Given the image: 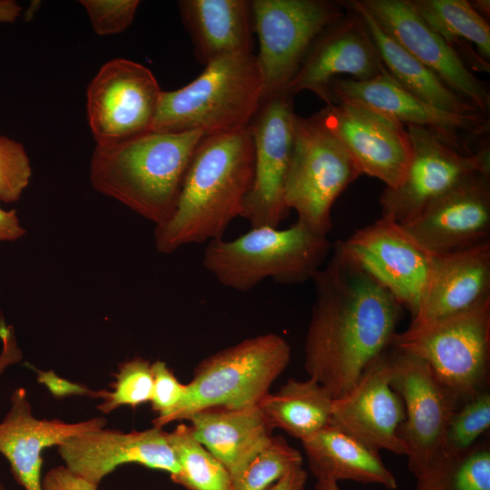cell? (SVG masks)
<instances>
[{
    "label": "cell",
    "mask_w": 490,
    "mask_h": 490,
    "mask_svg": "<svg viewBox=\"0 0 490 490\" xmlns=\"http://www.w3.org/2000/svg\"><path fill=\"white\" fill-rule=\"evenodd\" d=\"M312 280L315 299L304 364L309 377L335 399L390 347L403 308L335 245Z\"/></svg>",
    "instance_id": "1"
},
{
    "label": "cell",
    "mask_w": 490,
    "mask_h": 490,
    "mask_svg": "<svg viewBox=\"0 0 490 490\" xmlns=\"http://www.w3.org/2000/svg\"><path fill=\"white\" fill-rule=\"evenodd\" d=\"M254 173V143L247 128L205 135L187 169L172 216L154 228L158 252L173 253L223 238L240 217Z\"/></svg>",
    "instance_id": "2"
},
{
    "label": "cell",
    "mask_w": 490,
    "mask_h": 490,
    "mask_svg": "<svg viewBox=\"0 0 490 490\" xmlns=\"http://www.w3.org/2000/svg\"><path fill=\"white\" fill-rule=\"evenodd\" d=\"M201 131L145 133L96 144L89 178L100 193L114 199L155 226L172 214Z\"/></svg>",
    "instance_id": "3"
},
{
    "label": "cell",
    "mask_w": 490,
    "mask_h": 490,
    "mask_svg": "<svg viewBox=\"0 0 490 490\" xmlns=\"http://www.w3.org/2000/svg\"><path fill=\"white\" fill-rule=\"evenodd\" d=\"M263 102L254 54H233L205 65L192 82L162 91L151 132L201 131L205 135L247 128Z\"/></svg>",
    "instance_id": "4"
},
{
    "label": "cell",
    "mask_w": 490,
    "mask_h": 490,
    "mask_svg": "<svg viewBox=\"0 0 490 490\" xmlns=\"http://www.w3.org/2000/svg\"><path fill=\"white\" fill-rule=\"evenodd\" d=\"M330 248L327 237L299 221L285 229L259 226L206 243L202 266L222 286L245 292L266 279L286 285L312 280Z\"/></svg>",
    "instance_id": "5"
},
{
    "label": "cell",
    "mask_w": 490,
    "mask_h": 490,
    "mask_svg": "<svg viewBox=\"0 0 490 490\" xmlns=\"http://www.w3.org/2000/svg\"><path fill=\"white\" fill-rule=\"evenodd\" d=\"M291 349L279 335L267 333L221 349L201 360L186 384L182 401L164 418L163 426L184 420L210 407L242 408L256 406L290 361Z\"/></svg>",
    "instance_id": "6"
},
{
    "label": "cell",
    "mask_w": 490,
    "mask_h": 490,
    "mask_svg": "<svg viewBox=\"0 0 490 490\" xmlns=\"http://www.w3.org/2000/svg\"><path fill=\"white\" fill-rule=\"evenodd\" d=\"M412 157L402 181L379 197L381 217L404 224L433 201L479 172H490V148L483 137L448 130L406 126Z\"/></svg>",
    "instance_id": "7"
},
{
    "label": "cell",
    "mask_w": 490,
    "mask_h": 490,
    "mask_svg": "<svg viewBox=\"0 0 490 490\" xmlns=\"http://www.w3.org/2000/svg\"><path fill=\"white\" fill-rule=\"evenodd\" d=\"M423 360L456 399L487 389L490 299L463 313L396 333L390 345Z\"/></svg>",
    "instance_id": "8"
},
{
    "label": "cell",
    "mask_w": 490,
    "mask_h": 490,
    "mask_svg": "<svg viewBox=\"0 0 490 490\" xmlns=\"http://www.w3.org/2000/svg\"><path fill=\"white\" fill-rule=\"evenodd\" d=\"M361 175L318 113L296 115L293 150L285 186V203L313 233L327 237L331 210L345 189Z\"/></svg>",
    "instance_id": "9"
},
{
    "label": "cell",
    "mask_w": 490,
    "mask_h": 490,
    "mask_svg": "<svg viewBox=\"0 0 490 490\" xmlns=\"http://www.w3.org/2000/svg\"><path fill=\"white\" fill-rule=\"evenodd\" d=\"M256 55L263 100L289 94V87L320 33L347 12L327 0H252Z\"/></svg>",
    "instance_id": "10"
},
{
    "label": "cell",
    "mask_w": 490,
    "mask_h": 490,
    "mask_svg": "<svg viewBox=\"0 0 490 490\" xmlns=\"http://www.w3.org/2000/svg\"><path fill=\"white\" fill-rule=\"evenodd\" d=\"M388 351L390 386L405 407L398 434L408 468L417 479L442 457L448 422L461 403L423 360L391 346Z\"/></svg>",
    "instance_id": "11"
},
{
    "label": "cell",
    "mask_w": 490,
    "mask_h": 490,
    "mask_svg": "<svg viewBox=\"0 0 490 490\" xmlns=\"http://www.w3.org/2000/svg\"><path fill=\"white\" fill-rule=\"evenodd\" d=\"M162 91L146 66L124 58L105 63L86 91L87 121L96 144L150 132Z\"/></svg>",
    "instance_id": "12"
},
{
    "label": "cell",
    "mask_w": 490,
    "mask_h": 490,
    "mask_svg": "<svg viewBox=\"0 0 490 490\" xmlns=\"http://www.w3.org/2000/svg\"><path fill=\"white\" fill-rule=\"evenodd\" d=\"M292 97L282 94L263 100L249 125L254 143V173L240 217L250 228L279 227L289 212L285 186L297 115Z\"/></svg>",
    "instance_id": "13"
},
{
    "label": "cell",
    "mask_w": 490,
    "mask_h": 490,
    "mask_svg": "<svg viewBox=\"0 0 490 490\" xmlns=\"http://www.w3.org/2000/svg\"><path fill=\"white\" fill-rule=\"evenodd\" d=\"M335 246L387 290L412 317L415 315L429 277L433 255L401 224L381 217Z\"/></svg>",
    "instance_id": "14"
},
{
    "label": "cell",
    "mask_w": 490,
    "mask_h": 490,
    "mask_svg": "<svg viewBox=\"0 0 490 490\" xmlns=\"http://www.w3.org/2000/svg\"><path fill=\"white\" fill-rule=\"evenodd\" d=\"M318 115L338 138L361 174L395 188L403 180L412 157L407 127L363 103L343 100L327 105Z\"/></svg>",
    "instance_id": "15"
},
{
    "label": "cell",
    "mask_w": 490,
    "mask_h": 490,
    "mask_svg": "<svg viewBox=\"0 0 490 490\" xmlns=\"http://www.w3.org/2000/svg\"><path fill=\"white\" fill-rule=\"evenodd\" d=\"M409 54L433 71L456 94L487 114L490 92L463 58L412 8L408 0H358Z\"/></svg>",
    "instance_id": "16"
},
{
    "label": "cell",
    "mask_w": 490,
    "mask_h": 490,
    "mask_svg": "<svg viewBox=\"0 0 490 490\" xmlns=\"http://www.w3.org/2000/svg\"><path fill=\"white\" fill-rule=\"evenodd\" d=\"M401 225L433 256L488 241L490 172L466 179Z\"/></svg>",
    "instance_id": "17"
},
{
    "label": "cell",
    "mask_w": 490,
    "mask_h": 490,
    "mask_svg": "<svg viewBox=\"0 0 490 490\" xmlns=\"http://www.w3.org/2000/svg\"><path fill=\"white\" fill-rule=\"evenodd\" d=\"M388 348L365 368L348 392L333 400L331 423L377 451L405 455L398 434L405 407L390 386Z\"/></svg>",
    "instance_id": "18"
},
{
    "label": "cell",
    "mask_w": 490,
    "mask_h": 490,
    "mask_svg": "<svg viewBox=\"0 0 490 490\" xmlns=\"http://www.w3.org/2000/svg\"><path fill=\"white\" fill-rule=\"evenodd\" d=\"M345 15L325 28L312 44L288 93H314L329 104V86L341 76L367 80L383 63L358 14L348 2Z\"/></svg>",
    "instance_id": "19"
},
{
    "label": "cell",
    "mask_w": 490,
    "mask_h": 490,
    "mask_svg": "<svg viewBox=\"0 0 490 490\" xmlns=\"http://www.w3.org/2000/svg\"><path fill=\"white\" fill-rule=\"evenodd\" d=\"M64 466L93 484L120 466L138 464L171 475L179 466L162 427L122 432L102 427L73 436L57 446Z\"/></svg>",
    "instance_id": "20"
},
{
    "label": "cell",
    "mask_w": 490,
    "mask_h": 490,
    "mask_svg": "<svg viewBox=\"0 0 490 490\" xmlns=\"http://www.w3.org/2000/svg\"><path fill=\"white\" fill-rule=\"evenodd\" d=\"M490 299V241L433 256L429 277L410 326L446 318Z\"/></svg>",
    "instance_id": "21"
},
{
    "label": "cell",
    "mask_w": 490,
    "mask_h": 490,
    "mask_svg": "<svg viewBox=\"0 0 490 490\" xmlns=\"http://www.w3.org/2000/svg\"><path fill=\"white\" fill-rule=\"evenodd\" d=\"M106 423L104 417L76 423L36 418L26 390L17 387L11 396L10 409L0 423V453L8 460L15 480L24 490H43V451L58 446L70 437L105 427Z\"/></svg>",
    "instance_id": "22"
},
{
    "label": "cell",
    "mask_w": 490,
    "mask_h": 490,
    "mask_svg": "<svg viewBox=\"0 0 490 490\" xmlns=\"http://www.w3.org/2000/svg\"><path fill=\"white\" fill-rule=\"evenodd\" d=\"M343 100L368 105L405 126L443 129L475 137H485L489 132L485 114L460 115L437 109L403 88L384 64L370 79H335L329 86L328 105Z\"/></svg>",
    "instance_id": "23"
},
{
    "label": "cell",
    "mask_w": 490,
    "mask_h": 490,
    "mask_svg": "<svg viewBox=\"0 0 490 490\" xmlns=\"http://www.w3.org/2000/svg\"><path fill=\"white\" fill-rule=\"evenodd\" d=\"M178 7L202 64L229 54H253L251 1L181 0Z\"/></svg>",
    "instance_id": "24"
},
{
    "label": "cell",
    "mask_w": 490,
    "mask_h": 490,
    "mask_svg": "<svg viewBox=\"0 0 490 490\" xmlns=\"http://www.w3.org/2000/svg\"><path fill=\"white\" fill-rule=\"evenodd\" d=\"M186 420L196 439L226 467L230 479L274 436L258 405L236 409L205 408Z\"/></svg>",
    "instance_id": "25"
},
{
    "label": "cell",
    "mask_w": 490,
    "mask_h": 490,
    "mask_svg": "<svg viewBox=\"0 0 490 490\" xmlns=\"http://www.w3.org/2000/svg\"><path fill=\"white\" fill-rule=\"evenodd\" d=\"M311 473L322 482L352 480L397 487V480L383 463L379 451L330 423L301 440Z\"/></svg>",
    "instance_id": "26"
},
{
    "label": "cell",
    "mask_w": 490,
    "mask_h": 490,
    "mask_svg": "<svg viewBox=\"0 0 490 490\" xmlns=\"http://www.w3.org/2000/svg\"><path fill=\"white\" fill-rule=\"evenodd\" d=\"M348 4L363 21L385 68L403 88L442 111L460 115L484 114L404 49L358 0Z\"/></svg>",
    "instance_id": "27"
},
{
    "label": "cell",
    "mask_w": 490,
    "mask_h": 490,
    "mask_svg": "<svg viewBox=\"0 0 490 490\" xmlns=\"http://www.w3.org/2000/svg\"><path fill=\"white\" fill-rule=\"evenodd\" d=\"M333 397L316 379H289L258 406L270 427L280 428L300 441L331 423Z\"/></svg>",
    "instance_id": "28"
},
{
    "label": "cell",
    "mask_w": 490,
    "mask_h": 490,
    "mask_svg": "<svg viewBox=\"0 0 490 490\" xmlns=\"http://www.w3.org/2000/svg\"><path fill=\"white\" fill-rule=\"evenodd\" d=\"M416 13L451 47L468 41L489 63L490 26L466 0H408Z\"/></svg>",
    "instance_id": "29"
},
{
    "label": "cell",
    "mask_w": 490,
    "mask_h": 490,
    "mask_svg": "<svg viewBox=\"0 0 490 490\" xmlns=\"http://www.w3.org/2000/svg\"><path fill=\"white\" fill-rule=\"evenodd\" d=\"M166 437L179 466L171 475L174 483L188 490H230L229 471L196 439L191 426L180 424Z\"/></svg>",
    "instance_id": "30"
},
{
    "label": "cell",
    "mask_w": 490,
    "mask_h": 490,
    "mask_svg": "<svg viewBox=\"0 0 490 490\" xmlns=\"http://www.w3.org/2000/svg\"><path fill=\"white\" fill-rule=\"evenodd\" d=\"M302 466L299 450L280 436L270 442L231 478L230 490H267L291 470Z\"/></svg>",
    "instance_id": "31"
},
{
    "label": "cell",
    "mask_w": 490,
    "mask_h": 490,
    "mask_svg": "<svg viewBox=\"0 0 490 490\" xmlns=\"http://www.w3.org/2000/svg\"><path fill=\"white\" fill-rule=\"evenodd\" d=\"M112 390H99L103 401L97 409L104 414L118 407L132 408L151 401L153 387L152 363L136 357L119 365Z\"/></svg>",
    "instance_id": "32"
},
{
    "label": "cell",
    "mask_w": 490,
    "mask_h": 490,
    "mask_svg": "<svg viewBox=\"0 0 490 490\" xmlns=\"http://www.w3.org/2000/svg\"><path fill=\"white\" fill-rule=\"evenodd\" d=\"M490 426V393L485 389L464 401L455 410L448 422L443 455L456 456L476 444Z\"/></svg>",
    "instance_id": "33"
},
{
    "label": "cell",
    "mask_w": 490,
    "mask_h": 490,
    "mask_svg": "<svg viewBox=\"0 0 490 490\" xmlns=\"http://www.w3.org/2000/svg\"><path fill=\"white\" fill-rule=\"evenodd\" d=\"M32 168L24 145L0 135V201L16 202L29 184Z\"/></svg>",
    "instance_id": "34"
},
{
    "label": "cell",
    "mask_w": 490,
    "mask_h": 490,
    "mask_svg": "<svg viewBox=\"0 0 490 490\" xmlns=\"http://www.w3.org/2000/svg\"><path fill=\"white\" fill-rule=\"evenodd\" d=\"M94 32L99 35L122 33L132 23L138 0H82Z\"/></svg>",
    "instance_id": "35"
},
{
    "label": "cell",
    "mask_w": 490,
    "mask_h": 490,
    "mask_svg": "<svg viewBox=\"0 0 490 490\" xmlns=\"http://www.w3.org/2000/svg\"><path fill=\"white\" fill-rule=\"evenodd\" d=\"M153 387L152 408L157 413L152 423L168 416L184 398L186 384L181 383L167 364L161 360L152 363Z\"/></svg>",
    "instance_id": "36"
},
{
    "label": "cell",
    "mask_w": 490,
    "mask_h": 490,
    "mask_svg": "<svg viewBox=\"0 0 490 490\" xmlns=\"http://www.w3.org/2000/svg\"><path fill=\"white\" fill-rule=\"evenodd\" d=\"M43 490H97L98 485L85 480L65 466L50 469L42 479Z\"/></svg>",
    "instance_id": "37"
},
{
    "label": "cell",
    "mask_w": 490,
    "mask_h": 490,
    "mask_svg": "<svg viewBox=\"0 0 490 490\" xmlns=\"http://www.w3.org/2000/svg\"><path fill=\"white\" fill-rule=\"evenodd\" d=\"M37 380L44 385L49 392L56 398H62L67 396H88L93 398L100 397L99 390H92L86 386L69 381L59 377L53 370L37 371Z\"/></svg>",
    "instance_id": "38"
},
{
    "label": "cell",
    "mask_w": 490,
    "mask_h": 490,
    "mask_svg": "<svg viewBox=\"0 0 490 490\" xmlns=\"http://www.w3.org/2000/svg\"><path fill=\"white\" fill-rule=\"evenodd\" d=\"M0 339L2 350L0 353V375L11 365L18 363L23 357L18 347L15 331L12 326L6 325L3 318L0 319Z\"/></svg>",
    "instance_id": "39"
},
{
    "label": "cell",
    "mask_w": 490,
    "mask_h": 490,
    "mask_svg": "<svg viewBox=\"0 0 490 490\" xmlns=\"http://www.w3.org/2000/svg\"><path fill=\"white\" fill-rule=\"evenodd\" d=\"M25 234L15 210L5 211L0 207V242L15 241Z\"/></svg>",
    "instance_id": "40"
},
{
    "label": "cell",
    "mask_w": 490,
    "mask_h": 490,
    "mask_svg": "<svg viewBox=\"0 0 490 490\" xmlns=\"http://www.w3.org/2000/svg\"><path fill=\"white\" fill-rule=\"evenodd\" d=\"M307 477V472L300 466L289 472L267 490H304Z\"/></svg>",
    "instance_id": "41"
},
{
    "label": "cell",
    "mask_w": 490,
    "mask_h": 490,
    "mask_svg": "<svg viewBox=\"0 0 490 490\" xmlns=\"http://www.w3.org/2000/svg\"><path fill=\"white\" fill-rule=\"evenodd\" d=\"M22 14V6L14 0H0V24L15 23Z\"/></svg>",
    "instance_id": "42"
},
{
    "label": "cell",
    "mask_w": 490,
    "mask_h": 490,
    "mask_svg": "<svg viewBox=\"0 0 490 490\" xmlns=\"http://www.w3.org/2000/svg\"><path fill=\"white\" fill-rule=\"evenodd\" d=\"M316 490H342V489H340L338 486V483L318 481L316 485Z\"/></svg>",
    "instance_id": "43"
},
{
    "label": "cell",
    "mask_w": 490,
    "mask_h": 490,
    "mask_svg": "<svg viewBox=\"0 0 490 490\" xmlns=\"http://www.w3.org/2000/svg\"><path fill=\"white\" fill-rule=\"evenodd\" d=\"M0 490H5L4 485L0 483Z\"/></svg>",
    "instance_id": "44"
}]
</instances>
